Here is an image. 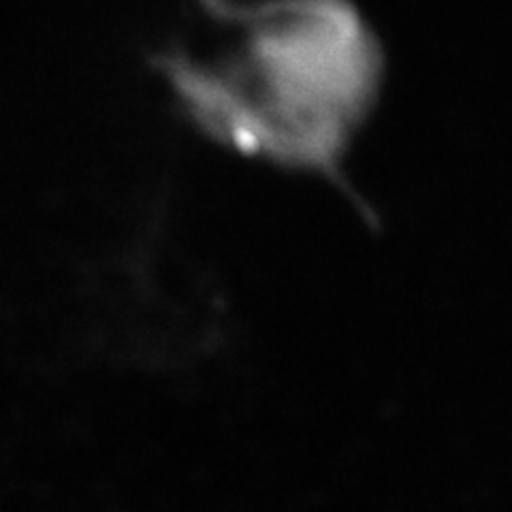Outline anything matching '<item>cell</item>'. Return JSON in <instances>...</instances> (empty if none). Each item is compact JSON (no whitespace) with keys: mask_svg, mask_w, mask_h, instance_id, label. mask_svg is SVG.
Listing matches in <instances>:
<instances>
[{"mask_svg":"<svg viewBox=\"0 0 512 512\" xmlns=\"http://www.w3.org/2000/svg\"><path fill=\"white\" fill-rule=\"evenodd\" d=\"M233 24L242 39L216 67L165 60L188 114L237 150L338 178L378 86L374 37L342 0H278Z\"/></svg>","mask_w":512,"mask_h":512,"instance_id":"obj_1","label":"cell"}]
</instances>
